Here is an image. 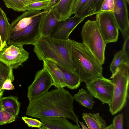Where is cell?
<instances>
[{"label": "cell", "mask_w": 129, "mask_h": 129, "mask_svg": "<svg viewBox=\"0 0 129 129\" xmlns=\"http://www.w3.org/2000/svg\"><path fill=\"white\" fill-rule=\"evenodd\" d=\"M73 96L64 88L54 89L29 102L26 115L39 118L60 117L73 120L79 126L73 108Z\"/></svg>", "instance_id": "cell-1"}, {"label": "cell", "mask_w": 129, "mask_h": 129, "mask_svg": "<svg viewBox=\"0 0 129 129\" xmlns=\"http://www.w3.org/2000/svg\"><path fill=\"white\" fill-rule=\"evenodd\" d=\"M74 40H60L40 36L34 45V51L40 60H48L57 66L74 72L72 58Z\"/></svg>", "instance_id": "cell-2"}, {"label": "cell", "mask_w": 129, "mask_h": 129, "mask_svg": "<svg viewBox=\"0 0 129 129\" xmlns=\"http://www.w3.org/2000/svg\"><path fill=\"white\" fill-rule=\"evenodd\" d=\"M71 55L74 73L79 77L81 83L103 77L102 65L83 43L74 40Z\"/></svg>", "instance_id": "cell-3"}, {"label": "cell", "mask_w": 129, "mask_h": 129, "mask_svg": "<svg viewBox=\"0 0 129 129\" xmlns=\"http://www.w3.org/2000/svg\"><path fill=\"white\" fill-rule=\"evenodd\" d=\"M129 62L122 63L111 80L114 84L112 101L109 105V111L114 115L120 111L125 105L128 96L129 83Z\"/></svg>", "instance_id": "cell-4"}, {"label": "cell", "mask_w": 129, "mask_h": 129, "mask_svg": "<svg viewBox=\"0 0 129 129\" xmlns=\"http://www.w3.org/2000/svg\"><path fill=\"white\" fill-rule=\"evenodd\" d=\"M81 34L82 43L102 65L105 60L107 44L104 41L95 20H88L83 25Z\"/></svg>", "instance_id": "cell-5"}, {"label": "cell", "mask_w": 129, "mask_h": 129, "mask_svg": "<svg viewBox=\"0 0 129 129\" xmlns=\"http://www.w3.org/2000/svg\"><path fill=\"white\" fill-rule=\"evenodd\" d=\"M43 12L34 17L32 23L26 27L17 31L10 32L7 45H34L40 36V23Z\"/></svg>", "instance_id": "cell-6"}, {"label": "cell", "mask_w": 129, "mask_h": 129, "mask_svg": "<svg viewBox=\"0 0 129 129\" xmlns=\"http://www.w3.org/2000/svg\"><path fill=\"white\" fill-rule=\"evenodd\" d=\"M95 21L105 43L116 42L119 29L113 12H101L96 14Z\"/></svg>", "instance_id": "cell-7"}, {"label": "cell", "mask_w": 129, "mask_h": 129, "mask_svg": "<svg viewBox=\"0 0 129 129\" xmlns=\"http://www.w3.org/2000/svg\"><path fill=\"white\" fill-rule=\"evenodd\" d=\"M86 88L94 98L103 104L109 105L112 99L114 84L111 80L104 77L96 78L86 83Z\"/></svg>", "instance_id": "cell-8"}, {"label": "cell", "mask_w": 129, "mask_h": 129, "mask_svg": "<svg viewBox=\"0 0 129 129\" xmlns=\"http://www.w3.org/2000/svg\"><path fill=\"white\" fill-rule=\"evenodd\" d=\"M8 45L0 50V60L13 69H16L27 60L29 53L23 45Z\"/></svg>", "instance_id": "cell-9"}, {"label": "cell", "mask_w": 129, "mask_h": 129, "mask_svg": "<svg viewBox=\"0 0 129 129\" xmlns=\"http://www.w3.org/2000/svg\"><path fill=\"white\" fill-rule=\"evenodd\" d=\"M53 85L51 76L43 67L37 72L33 81L28 88L27 97L29 101L46 93Z\"/></svg>", "instance_id": "cell-10"}, {"label": "cell", "mask_w": 129, "mask_h": 129, "mask_svg": "<svg viewBox=\"0 0 129 129\" xmlns=\"http://www.w3.org/2000/svg\"><path fill=\"white\" fill-rule=\"evenodd\" d=\"M113 13L118 29L124 40L129 37L128 10L125 0H115Z\"/></svg>", "instance_id": "cell-11"}, {"label": "cell", "mask_w": 129, "mask_h": 129, "mask_svg": "<svg viewBox=\"0 0 129 129\" xmlns=\"http://www.w3.org/2000/svg\"><path fill=\"white\" fill-rule=\"evenodd\" d=\"M84 19L75 15L74 17L59 21L50 37L60 40L69 39V37L72 32Z\"/></svg>", "instance_id": "cell-12"}, {"label": "cell", "mask_w": 129, "mask_h": 129, "mask_svg": "<svg viewBox=\"0 0 129 129\" xmlns=\"http://www.w3.org/2000/svg\"><path fill=\"white\" fill-rule=\"evenodd\" d=\"M42 125L39 129H79V126L74 125L66 118L47 117L40 118Z\"/></svg>", "instance_id": "cell-13"}, {"label": "cell", "mask_w": 129, "mask_h": 129, "mask_svg": "<svg viewBox=\"0 0 129 129\" xmlns=\"http://www.w3.org/2000/svg\"><path fill=\"white\" fill-rule=\"evenodd\" d=\"M59 21L53 12L45 10L41 15L39 29L40 36L50 37Z\"/></svg>", "instance_id": "cell-14"}, {"label": "cell", "mask_w": 129, "mask_h": 129, "mask_svg": "<svg viewBox=\"0 0 129 129\" xmlns=\"http://www.w3.org/2000/svg\"><path fill=\"white\" fill-rule=\"evenodd\" d=\"M77 0H60L48 9L52 11L58 21L65 20L71 17L72 10Z\"/></svg>", "instance_id": "cell-15"}, {"label": "cell", "mask_w": 129, "mask_h": 129, "mask_svg": "<svg viewBox=\"0 0 129 129\" xmlns=\"http://www.w3.org/2000/svg\"><path fill=\"white\" fill-rule=\"evenodd\" d=\"M43 61V68L51 76L53 81V85L58 88L67 87V81L58 66L49 60Z\"/></svg>", "instance_id": "cell-16"}, {"label": "cell", "mask_w": 129, "mask_h": 129, "mask_svg": "<svg viewBox=\"0 0 129 129\" xmlns=\"http://www.w3.org/2000/svg\"><path fill=\"white\" fill-rule=\"evenodd\" d=\"M42 12L40 11L27 10L12 21L9 32L17 31L26 27L32 23L34 17Z\"/></svg>", "instance_id": "cell-17"}, {"label": "cell", "mask_w": 129, "mask_h": 129, "mask_svg": "<svg viewBox=\"0 0 129 129\" xmlns=\"http://www.w3.org/2000/svg\"><path fill=\"white\" fill-rule=\"evenodd\" d=\"M104 0H87L75 14L84 19L100 12Z\"/></svg>", "instance_id": "cell-18"}, {"label": "cell", "mask_w": 129, "mask_h": 129, "mask_svg": "<svg viewBox=\"0 0 129 129\" xmlns=\"http://www.w3.org/2000/svg\"><path fill=\"white\" fill-rule=\"evenodd\" d=\"M82 117L89 129H105L106 126L105 120L99 113H84Z\"/></svg>", "instance_id": "cell-19"}, {"label": "cell", "mask_w": 129, "mask_h": 129, "mask_svg": "<svg viewBox=\"0 0 129 129\" xmlns=\"http://www.w3.org/2000/svg\"><path fill=\"white\" fill-rule=\"evenodd\" d=\"M21 104L15 96L10 95L0 99V106L4 110L17 117Z\"/></svg>", "instance_id": "cell-20"}, {"label": "cell", "mask_w": 129, "mask_h": 129, "mask_svg": "<svg viewBox=\"0 0 129 129\" xmlns=\"http://www.w3.org/2000/svg\"><path fill=\"white\" fill-rule=\"evenodd\" d=\"M10 24L8 21L6 13L0 7V36L3 46L4 48L7 43L10 28Z\"/></svg>", "instance_id": "cell-21"}, {"label": "cell", "mask_w": 129, "mask_h": 129, "mask_svg": "<svg viewBox=\"0 0 129 129\" xmlns=\"http://www.w3.org/2000/svg\"><path fill=\"white\" fill-rule=\"evenodd\" d=\"M74 99L78 102L79 104L89 109H91L95 101L93 97L88 91L82 88L80 89L78 92L75 94Z\"/></svg>", "instance_id": "cell-22"}, {"label": "cell", "mask_w": 129, "mask_h": 129, "mask_svg": "<svg viewBox=\"0 0 129 129\" xmlns=\"http://www.w3.org/2000/svg\"><path fill=\"white\" fill-rule=\"evenodd\" d=\"M59 67L67 82V86L71 89H77L80 84L79 77L75 73Z\"/></svg>", "instance_id": "cell-23"}, {"label": "cell", "mask_w": 129, "mask_h": 129, "mask_svg": "<svg viewBox=\"0 0 129 129\" xmlns=\"http://www.w3.org/2000/svg\"><path fill=\"white\" fill-rule=\"evenodd\" d=\"M6 7L18 12L26 11V7L28 4L38 1L37 0H3Z\"/></svg>", "instance_id": "cell-24"}, {"label": "cell", "mask_w": 129, "mask_h": 129, "mask_svg": "<svg viewBox=\"0 0 129 129\" xmlns=\"http://www.w3.org/2000/svg\"><path fill=\"white\" fill-rule=\"evenodd\" d=\"M13 70L6 63L0 60V87L2 88L5 81L8 79L13 82L14 79Z\"/></svg>", "instance_id": "cell-25"}, {"label": "cell", "mask_w": 129, "mask_h": 129, "mask_svg": "<svg viewBox=\"0 0 129 129\" xmlns=\"http://www.w3.org/2000/svg\"><path fill=\"white\" fill-rule=\"evenodd\" d=\"M125 61H126L125 59L122 50L115 55L110 67V70L112 73V76L110 79H112L117 72L119 67L121 63Z\"/></svg>", "instance_id": "cell-26"}, {"label": "cell", "mask_w": 129, "mask_h": 129, "mask_svg": "<svg viewBox=\"0 0 129 129\" xmlns=\"http://www.w3.org/2000/svg\"><path fill=\"white\" fill-rule=\"evenodd\" d=\"M50 0H40L31 3L26 7V10L40 11L49 8Z\"/></svg>", "instance_id": "cell-27"}, {"label": "cell", "mask_w": 129, "mask_h": 129, "mask_svg": "<svg viewBox=\"0 0 129 129\" xmlns=\"http://www.w3.org/2000/svg\"><path fill=\"white\" fill-rule=\"evenodd\" d=\"M16 117L3 109L0 106V125L14 121Z\"/></svg>", "instance_id": "cell-28"}, {"label": "cell", "mask_w": 129, "mask_h": 129, "mask_svg": "<svg viewBox=\"0 0 129 129\" xmlns=\"http://www.w3.org/2000/svg\"><path fill=\"white\" fill-rule=\"evenodd\" d=\"M22 119L25 123L29 127L40 128L42 125V122L38 120L26 117H22Z\"/></svg>", "instance_id": "cell-29"}, {"label": "cell", "mask_w": 129, "mask_h": 129, "mask_svg": "<svg viewBox=\"0 0 129 129\" xmlns=\"http://www.w3.org/2000/svg\"><path fill=\"white\" fill-rule=\"evenodd\" d=\"M111 129H122L123 125V114H120L114 118L111 124Z\"/></svg>", "instance_id": "cell-30"}, {"label": "cell", "mask_w": 129, "mask_h": 129, "mask_svg": "<svg viewBox=\"0 0 129 129\" xmlns=\"http://www.w3.org/2000/svg\"><path fill=\"white\" fill-rule=\"evenodd\" d=\"M115 0H104L100 12H114Z\"/></svg>", "instance_id": "cell-31"}, {"label": "cell", "mask_w": 129, "mask_h": 129, "mask_svg": "<svg viewBox=\"0 0 129 129\" xmlns=\"http://www.w3.org/2000/svg\"><path fill=\"white\" fill-rule=\"evenodd\" d=\"M124 42L122 49L126 61L129 62V37L124 40Z\"/></svg>", "instance_id": "cell-32"}, {"label": "cell", "mask_w": 129, "mask_h": 129, "mask_svg": "<svg viewBox=\"0 0 129 129\" xmlns=\"http://www.w3.org/2000/svg\"><path fill=\"white\" fill-rule=\"evenodd\" d=\"M87 0H77L72 10V14H75L84 4Z\"/></svg>", "instance_id": "cell-33"}, {"label": "cell", "mask_w": 129, "mask_h": 129, "mask_svg": "<svg viewBox=\"0 0 129 129\" xmlns=\"http://www.w3.org/2000/svg\"><path fill=\"white\" fill-rule=\"evenodd\" d=\"M12 82L10 79H7L4 83L2 89L5 90H12L14 89V86L12 83Z\"/></svg>", "instance_id": "cell-34"}, {"label": "cell", "mask_w": 129, "mask_h": 129, "mask_svg": "<svg viewBox=\"0 0 129 129\" xmlns=\"http://www.w3.org/2000/svg\"><path fill=\"white\" fill-rule=\"evenodd\" d=\"M60 0H50V1L49 5V8L48 9H49L53 6L57 4Z\"/></svg>", "instance_id": "cell-35"}, {"label": "cell", "mask_w": 129, "mask_h": 129, "mask_svg": "<svg viewBox=\"0 0 129 129\" xmlns=\"http://www.w3.org/2000/svg\"><path fill=\"white\" fill-rule=\"evenodd\" d=\"M78 122H79V123L81 125L82 128L83 129H88V128H87L84 124V123L82 122H81L78 121Z\"/></svg>", "instance_id": "cell-36"}, {"label": "cell", "mask_w": 129, "mask_h": 129, "mask_svg": "<svg viewBox=\"0 0 129 129\" xmlns=\"http://www.w3.org/2000/svg\"><path fill=\"white\" fill-rule=\"evenodd\" d=\"M1 87H0V99L2 97L4 94L3 92L5 90L2 89Z\"/></svg>", "instance_id": "cell-37"}, {"label": "cell", "mask_w": 129, "mask_h": 129, "mask_svg": "<svg viewBox=\"0 0 129 129\" xmlns=\"http://www.w3.org/2000/svg\"><path fill=\"white\" fill-rule=\"evenodd\" d=\"M4 47L3 46L0 36V50L4 48Z\"/></svg>", "instance_id": "cell-38"}, {"label": "cell", "mask_w": 129, "mask_h": 129, "mask_svg": "<svg viewBox=\"0 0 129 129\" xmlns=\"http://www.w3.org/2000/svg\"><path fill=\"white\" fill-rule=\"evenodd\" d=\"M126 2L129 4V0H125Z\"/></svg>", "instance_id": "cell-39"}, {"label": "cell", "mask_w": 129, "mask_h": 129, "mask_svg": "<svg viewBox=\"0 0 129 129\" xmlns=\"http://www.w3.org/2000/svg\"><path fill=\"white\" fill-rule=\"evenodd\" d=\"M37 1H39V0H37Z\"/></svg>", "instance_id": "cell-40"}]
</instances>
